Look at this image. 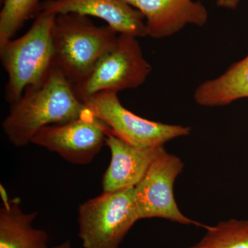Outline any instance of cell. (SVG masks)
<instances>
[{
  "label": "cell",
  "instance_id": "9a60e30c",
  "mask_svg": "<svg viewBox=\"0 0 248 248\" xmlns=\"http://www.w3.org/2000/svg\"><path fill=\"white\" fill-rule=\"evenodd\" d=\"M42 0H4L0 12V46L13 39L29 19L40 13Z\"/></svg>",
  "mask_w": 248,
  "mask_h": 248
},
{
  "label": "cell",
  "instance_id": "5bb4252c",
  "mask_svg": "<svg viewBox=\"0 0 248 248\" xmlns=\"http://www.w3.org/2000/svg\"><path fill=\"white\" fill-rule=\"evenodd\" d=\"M205 230L202 239L187 248H248V220L231 218Z\"/></svg>",
  "mask_w": 248,
  "mask_h": 248
},
{
  "label": "cell",
  "instance_id": "52a82bcc",
  "mask_svg": "<svg viewBox=\"0 0 248 248\" xmlns=\"http://www.w3.org/2000/svg\"><path fill=\"white\" fill-rule=\"evenodd\" d=\"M184 168V162L179 156L166 151L153 161L135 187L139 220L159 218L204 229L208 227L186 217L178 207L174 185Z\"/></svg>",
  "mask_w": 248,
  "mask_h": 248
},
{
  "label": "cell",
  "instance_id": "5b68a950",
  "mask_svg": "<svg viewBox=\"0 0 248 248\" xmlns=\"http://www.w3.org/2000/svg\"><path fill=\"white\" fill-rule=\"evenodd\" d=\"M94 117L108 125L111 133L137 148L164 146L167 142L190 133L189 126L146 120L125 108L117 93L105 91L82 101Z\"/></svg>",
  "mask_w": 248,
  "mask_h": 248
},
{
  "label": "cell",
  "instance_id": "7c38bea8",
  "mask_svg": "<svg viewBox=\"0 0 248 248\" xmlns=\"http://www.w3.org/2000/svg\"><path fill=\"white\" fill-rule=\"evenodd\" d=\"M37 213H24L19 199L3 203L0 210V248H49L48 235L33 228Z\"/></svg>",
  "mask_w": 248,
  "mask_h": 248
},
{
  "label": "cell",
  "instance_id": "30bf717a",
  "mask_svg": "<svg viewBox=\"0 0 248 248\" xmlns=\"http://www.w3.org/2000/svg\"><path fill=\"white\" fill-rule=\"evenodd\" d=\"M146 19L147 35L155 39L177 33L187 24L203 27L208 19L206 8L193 0H124Z\"/></svg>",
  "mask_w": 248,
  "mask_h": 248
},
{
  "label": "cell",
  "instance_id": "4fadbf2b",
  "mask_svg": "<svg viewBox=\"0 0 248 248\" xmlns=\"http://www.w3.org/2000/svg\"><path fill=\"white\" fill-rule=\"evenodd\" d=\"M248 97V55L223 74L197 86L194 99L204 107H220Z\"/></svg>",
  "mask_w": 248,
  "mask_h": 248
},
{
  "label": "cell",
  "instance_id": "3957f363",
  "mask_svg": "<svg viewBox=\"0 0 248 248\" xmlns=\"http://www.w3.org/2000/svg\"><path fill=\"white\" fill-rule=\"evenodd\" d=\"M56 16L41 11L24 35L0 46L1 64L8 76L5 99L10 104L27 88L42 83L53 66L52 31Z\"/></svg>",
  "mask_w": 248,
  "mask_h": 248
},
{
  "label": "cell",
  "instance_id": "8fae6325",
  "mask_svg": "<svg viewBox=\"0 0 248 248\" xmlns=\"http://www.w3.org/2000/svg\"><path fill=\"white\" fill-rule=\"evenodd\" d=\"M106 145L110 151V164L102 180L103 192L134 188L160 155L164 146L141 148L131 146L112 134L109 130Z\"/></svg>",
  "mask_w": 248,
  "mask_h": 248
},
{
  "label": "cell",
  "instance_id": "e0dca14e",
  "mask_svg": "<svg viewBox=\"0 0 248 248\" xmlns=\"http://www.w3.org/2000/svg\"><path fill=\"white\" fill-rule=\"evenodd\" d=\"M72 248V245L71 241H66L62 243V244L54 246L53 248Z\"/></svg>",
  "mask_w": 248,
  "mask_h": 248
},
{
  "label": "cell",
  "instance_id": "7a4b0ae2",
  "mask_svg": "<svg viewBox=\"0 0 248 248\" xmlns=\"http://www.w3.org/2000/svg\"><path fill=\"white\" fill-rule=\"evenodd\" d=\"M118 36L108 25L98 27L88 16L58 14L52 31L53 66L73 86L81 84L115 46Z\"/></svg>",
  "mask_w": 248,
  "mask_h": 248
},
{
  "label": "cell",
  "instance_id": "2e32d148",
  "mask_svg": "<svg viewBox=\"0 0 248 248\" xmlns=\"http://www.w3.org/2000/svg\"><path fill=\"white\" fill-rule=\"evenodd\" d=\"M240 1L241 0H216V4L223 9L234 10L239 6Z\"/></svg>",
  "mask_w": 248,
  "mask_h": 248
},
{
  "label": "cell",
  "instance_id": "8992f818",
  "mask_svg": "<svg viewBox=\"0 0 248 248\" xmlns=\"http://www.w3.org/2000/svg\"><path fill=\"white\" fill-rule=\"evenodd\" d=\"M151 71L137 37L119 35L115 46L99 61L87 79L74 89L82 102L101 92L136 89L146 81Z\"/></svg>",
  "mask_w": 248,
  "mask_h": 248
},
{
  "label": "cell",
  "instance_id": "9c48e42d",
  "mask_svg": "<svg viewBox=\"0 0 248 248\" xmlns=\"http://www.w3.org/2000/svg\"><path fill=\"white\" fill-rule=\"evenodd\" d=\"M41 11L93 16L105 21L119 35L148 36L144 16L124 0H45Z\"/></svg>",
  "mask_w": 248,
  "mask_h": 248
},
{
  "label": "cell",
  "instance_id": "ba28073f",
  "mask_svg": "<svg viewBox=\"0 0 248 248\" xmlns=\"http://www.w3.org/2000/svg\"><path fill=\"white\" fill-rule=\"evenodd\" d=\"M109 128L93 115L40 129L31 143L58 153L68 162L89 164L106 145Z\"/></svg>",
  "mask_w": 248,
  "mask_h": 248
},
{
  "label": "cell",
  "instance_id": "277c9868",
  "mask_svg": "<svg viewBox=\"0 0 248 248\" xmlns=\"http://www.w3.org/2000/svg\"><path fill=\"white\" fill-rule=\"evenodd\" d=\"M135 187L102 192L79 205V239L84 248H119L138 221Z\"/></svg>",
  "mask_w": 248,
  "mask_h": 248
},
{
  "label": "cell",
  "instance_id": "6da1fadb",
  "mask_svg": "<svg viewBox=\"0 0 248 248\" xmlns=\"http://www.w3.org/2000/svg\"><path fill=\"white\" fill-rule=\"evenodd\" d=\"M90 115L93 114L78 97L74 86L53 66L42 83L27 88L10 104L2 129L13 145L24 146L44 127Z\"/></svg>",
  "mask_w": 248,
  "mask_h": 248
}]
</instances>
